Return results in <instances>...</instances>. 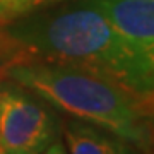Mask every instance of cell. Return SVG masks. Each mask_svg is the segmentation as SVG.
<instances>
[{"mask_svg": "<svg viewBox=\"0 0 154 154\" xmlns=\"http://www.w3.org/2000/svg\"><path fill=\"white\" fill-rule=\"evenodd\" d=\"M0 50L4 67L17 62L72 65L154 96V79L93 0H60L0 22Z\"/></svg>", "mask_w": 154, "mask_h": 154, "instance_id": "cell-1", "label": "cell"}, {"mask_svg": "<svg viewBox=\"0 0 154 154\" xmlns=\"http://www.w3.org/2000/svg\"><path fill=\"white\" fill-rule=\"evenodd\" d=\"M4 75L75 120L103 128L142 151L154 149V96L72 65L17 62Z\"/></svg>", "mask_w": 154, "mask_h": 154, "instance_id": "cell-2", "label": "cell"}, {"mask_svg": "<svg viewBox=\"0 0 154 154\" xmlns=\"http://www.w3.org/2000/svg\"><path fill=\"white\" fill-rule=\"evenodd\" d=\"M58 135L45 101L17 84L0 86V151L39 154Z\"/></svg>", "mask_w": 154, "mask_h": 154, "instance_id": "cell-3", "label": "cell"}, {"mask_svg": "<svg viewBox=\"0 0 154 154\" xmlns=\"http://www.w3.org/2000/svg\"><path fill=\"white\" fill-rule=\"evenodd\" d=\"M154 79V0H93Z\"/></svg>", "mask_w": 154, "mask_h": 154, "instance_id": "cell-4", "label": "cell"}, {"mask_svg": "<svg viewBox=\"0 0 154 154\" xmlns=\"http://www.w3.org/2000/svg\"><path fill=\"white\" fill-rule=\"evenodd\" d=\"M63 139L69 154H132L130 144L81 120L65 123Z\"/></svg>", "mask_w": 154, "mask_h": 154, "instance_id": "cell-5", "label": "cell"}, {"mask_svg": "<svg viewBox=\"0 0 154 154\" xmlns=\"http://www.w3.org/2000/svg\"><path fill=\"white\" fill-rule=\"evenodd\" d=\"M55 2H60V0H0V22H5L28 11L50 5Z\"/></svg>", "mask_w": 154, "mask_h": 154, "instance_id": "cell-6", "label": "cell"}, {"mask_svg": "<svg viewBox=\"0 0 154 154\" xmlns=\"http://www.w3.org/2000/svg\"><path fill=\"white\" fill-rule=\"evenodd\" d=\"M39 154H69V152H67L65 142L60 139V135H57Z\"/></svg>", "mask_w": 154, "mask_h": 154, "instance_id": "cell-7", "label": "cell"}, {"mask_svg": "<svg viewBox=\"0 0 154 154\" xmlns=\"http://www.w3.org/2000/svg\"><path fill=\"white\" fill-rule=\"evenodd\" d=\"M0 154H17V152H2V151H0Z\"/></svg>", "mask_w": 154, "mask_h": 154, "instance_id": "cell-8", "label": "cell"}]
</instances>
